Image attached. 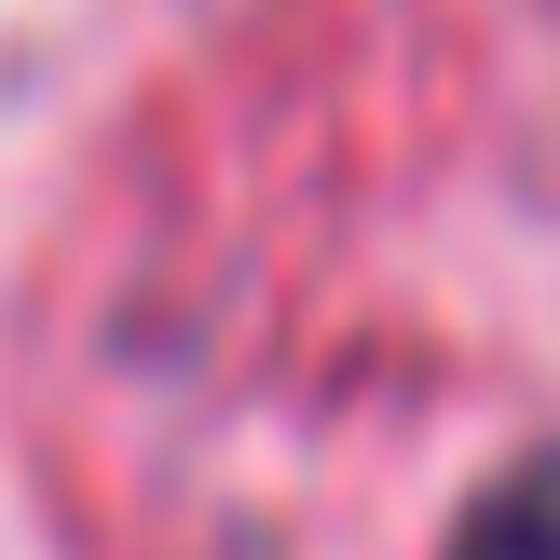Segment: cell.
I'll return each mask as SVG.
<instances>
[{"instance_id":"cell-1","label":"cell","mask_w":560,"mask_h":560,"mask_svg":"<svg viewBox=\"0 0 560 560\" xmlns=\"http://www.w3.org/2000/svg\"><path fill=\"white\" fill-rule=\"evenodd\" d=\"M452 560H560V438H547V452H520L506 479L465 492Z\"/></svg>"}]
</instances>
